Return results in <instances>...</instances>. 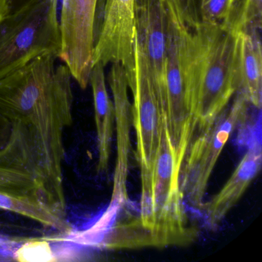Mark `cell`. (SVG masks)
<instances>
[{
  "label": "cell",
  "mask_w": 262,
  "mask_h": 262,
  "mask_svg": "<svg viewBox=\"0 0 262 262\" xmlns=\"http://www.w3.org/2000/svg\"><path fill=\"white\" fill-rule=\"evenodd\" d=\"M57 56L42 55L0 79V121L19 123L36 140L49 180L61 202L63 133L73 122L72 76Z\"/></svg>",
  "instance_id": "cell-1"
},
{
  "label": "cell",
  "mask_w": 262,
  "mask_h": 262,
  "mask_svg": "<svg viewBox=\"0 0 262 262\" xmlns=\"http://www.w3.org/2000/svg\"><path fill=\"white\" fill-rule=\"evenodd\" d=\"M187 83L194 129H205L240 88L239 33L202 23L191 30L187 49Z\"/></svg>",
  "instance_id": "cell-2"
},
{
  "label": "cell",
  "mask_w": 262,
  "mask_h": 262,
  "mask_svg": "<svg viewBox=\"0 0 262 262\" xmlns=\"http://www.w3.org/2000/svg\"><path fill=\"white\" fill-rule=\"evenodd\" d=\"M59 0H17L0 24V79L47 53L59 59Z\"/></svg>",
  "instance_id": "cell-3"
},
{
  "label": "cell",
  "mask_w": 262,
  "mask_h": 262,
  "mask_svg": "<svg viewBox=\"0 0 262 262\" xmlns=\"http://www.w3.org/2000/svg\"><path fill=\"white\" fill-rule=\"evenodd\" d=\"M189 33L190 29L167 1L166 72L162 108L170 141L180 167L194 132L187 83V49Z\"/></svg>",
  "instance_id": "cell-4"
},
{
  "label": "cell",
  "mask_w": 262,
  "mask_h": 262,
  "mask_svg": "<svg viewBox=\"0 0 262 262\" xmlns=\"http://www.w3.org/2000/svg\"><path fill=\"white\" fill-rule=\"evenodd\" d=\"M180 169L163 113L159 147L151 172L155 233L162 247L188 244L195 236V230L188 226L185 199L179 183Z\"/></svg>",
  "instance_id": "cell-5"
},
{
  "label": "cell",
  "mask_w": 262,
  "mask_h": 262,
  "mask_svg": "<svg viewBox=\"0 0 262 262\" xmlns=\"http://www.w3.org/2000/svg\"><path fill=\"white\" fill-rule=\"evenodd\" d=\"M228 110L191 140L179 173L184 199L193 208L202 210L208 181L225 144L233 132L245 121L249 103L240 92Z\"/></svg>",
  "instance_id": "cell-6"
},
{
  "label": "cell",
  "mask_w": 262,
  "mask_h": 262,
  "mask_svg": "<svg viewBox=\"0 0 262 262\" xmlns=\"http://www.w3.org/2000/svg\"><path fill=\"white\" fill-rule=\"evenodd\" d=\"M10 139L0 148V192L42 202L66 217L47 180L34 138L28 128L12 124Z\"/></svg>",
  "instance_id": "cell-7"
},
{
  "label": "cell",
  "mask_w": 262,
  "mask_h": 262,
  "mask_svg": "<svg viewBox=\"0 0 262 262\" xmlns=\"http://www.w3.org/2000/svg\"><path fill=\"white\" fill-rule=\"evenodd\" d=\"M133 96V127L136 131V159L141 177H151L159 147L162 125V105L150 77L146 58L135 29L134 68L126 74Z\"/></svg>",
  "instance_id": "cell-8"
},
{
  "label": "cell",
  "mask_w": 262,
  "mask_h": 262,
  "mask_svg": "<svg viewBox=\"0 0 262 262\" xmlns=\"http://www.w3.org/2000/svg\"><path fill=\"white\" fill-rule=\"evenodd\" d=\"M99 0H62L59 13L61 50L59 59L72 78L85 90L93 68Z\"/></svg>",
  "instance_id": "cell-9"
},
{
  "label": "cell",
  "mask_w": 262,
  "mask_h": 262,
  "mask_svg": "<svg viewBox=\"0 0 262 262\" xmlns=\"http://www.w3.org/2000/svg\"><path fill=\"white\" fill-rule=\"evenodd\" d=\"M102 19L96 33L93 67L119 62L129 73L134 68L136 0H105Z\"/></svg>",
  "instance_id": "cell-10"
},
{
  "label": "cell",
  "mask_w": 262,
  "mask_h": 262,
  "mask_svg": "<svg viewBox=\"0 0 262 262\" xmlns=\"http://www.w3.org/2000/svg\"><path fill=\"white\" fill-rule=\"evenodd\" d=\"M135 27L162 105L166 72L167 0H136Z\"/></svg>",
  "instance_id": "cell-11"
},
{
  "label": "cell",
  "mask_w": 262,
  "mask_h": 262,
  "mask_svg": "<svg viewBox=\"0 0 262 262\" xmlns=\"http://www.w3.org/2000/svg\"><path fill=\"white\" fill-rule=\"evenodd\" d=\"M112 64L108 79L114 99L117 158L110 206L122 208L128 201L127 179L131 149L130 133L133 126V105L128 98L125 69L119 62Z\"/></svg>",
  "instance_id": "cell-12"
},
{
  "label": "cell",
  "mask_w": 262,
  "mask_h": 262,
  "mask_svg": "<svg viewBox=\"0 0 262 262\" xmlns=\"http://www.w3.org/2000/svg\"><path fill=\"white\" fill-rule=\"evenodd\" d=\"M261 147L255 144L249 148L228 182L209 202H204L202 210L209 228L217 227L243 195L261 167Z\"/></svg>",
  "instance_id": "cell-13"
},
{
  "label": "cell",
  "mask_w": 262,
  "mask_h": 262,
  "mask_svg": "<svg viewBox=\"0 0 262 262\" xmlns=\"http://www.w3.org/2000/svg\"><path fill=\"white\" fill-rule=\"evenodd\" d=\"M104 68L105 67L102 63L95 64L90 76L97 131L99 150L97 170L101 173L106 171L108 168L115 121L114 105L107 91Z\"/></svg>",
  "instance_id": "cell-14"
},
{
  "label": "cell",
  "mask_w": 262,
  "mask_h": 262,
  "mask_svg": "<svg viewBox=\"0 0 262 262\" xmlns=\"http://www.w3.org/2000/svg\"><path fill=\"white\" fill-rule=\"evenodd\" d=\"M238 91L248 103L261 108L262 54L260 32L239 33Z\"/></svg>",
  "instance_id": "cell-15"
},
{
  "label": "cell",
  "mask_w": 262,
  "mask_h": 262,
  "mask_svg": "<svg viewBox=\"0 0 262 262\" xmlns=\"http://www.w3.org/2000/svg\"><path fill=\"white\" fill-rule=\"evenodd\" d=\"M0 209L17 213L39 222L43 226L53 228L62 233H69L72 231L71 226L66 217L59 215L42 202L0 192Z\"/></svg>",
  "instance_id": "cell-16"
},
{
  "label": "cell",
  "mask_w": 262,
  "mask_h": 262,
  "mask_svg": "<svg viewBox=\"0 0 262 262\" xmlns=\"http://www.w3.org/2000/svg\"><path fill=\"white\" fill-rule=\"evenodd\" d=\"M262 0H234L231 14L225 27L240 32H260Z\"/></svg>",
  "instance_id": "cell-17"
},
{
  "label": "cell",
  "mask_w": 262,
  "mask_h": 262,
  "mask_svg": "<svg viewBox=\"0 0 262 262\" xmlns=\"http://www.w3.org/2000/svg\"><path fill=\"white\" fill-rule=\"evenodd\" d=\"M234 0H199L202 23L225 25L232 10Z\"/></svg>",
  "instance_id": "cell-18"
},
{
  "label": "cell",
  "mask_w": 262,
  "mask_h": 262,
  "mask_svg": "<svg viewBox=\"0 0 262 262\" xmlns=\"http://www.w3.org/2000/svg\"><path fill=\"white\" fill-rule=\"evenodd\" d=\"M15 259L19 262L56 261L50 243L47 241L26 242L15 253Z\"/></svg>",
  "instance_id": "cell-19"
},
{
  "label": "cell",
  "mask_w": 262,
  "mask_h": 262,
  "mask_svg": "<svg viewBox=\"0 0 262 262\" xmlns=\"http://www.w3.org/2000/svg\"><path fill=\"white\" fill-rule=\"evenodd\" d=\"M176 10L178 16L188 28L193 30L202 24L199 0H167Z\"/></svg>",
  "instance_id": "cell-20"
},
{
  "label": "cell",
  "mask_w": 262,
  "mask_h": 262,
  "mask_svg": "<svg viewBox=\"0 0 262 262\" xmlns=\"http://www.w3.org/2000/svg\"><path fill=\"white\" fill-rule=\"evenodd\" d=\"M16 0H0V24L11 11Z\"/></svg>",
  "instance_id": "cell-21"
},
{
  "label": "cell",
  "mask_w": 262,
  "mask_h": 262,
  "mask_svg": "<svg viewBox=\"0 0 262 262\" xmlns=\"http://www.w3.org/2000/svg\"><path fill=\"white\" fill-rule=\"evenodd\" d=\"M16 1H17V0H16Z\"/></svg>",
  "instance_id": "cell-22"
}]
</instances>
